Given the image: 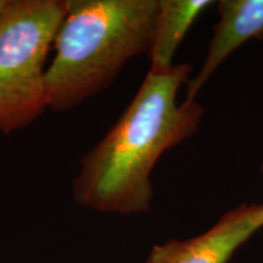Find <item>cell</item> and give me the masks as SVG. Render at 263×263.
<instances>
[{"label":"cell","instance_id":"obj_1","mask_svg":"<svg viewBox=\"0 0 263 263\" xmlns=\"http://www.w3.org/2000/svg\"><path fill=\"white\" fill-rule=\"evenodd\" d=\"M193 67L149 71L136 97L105 137L82 157L72 183L78 205L97 212H147L154 199L151 173L161 156L196 133L205 110L195 100L177 103Z\"/></svg>","mask_w":263,"mask_h":263},{"label":"cell","instance_id":"obj_2","mask_svg":"<svg viewBox=\"0 0 263 263\" xmlns=\"http://www.w3.org/2000/svg\"><path fill=\"white\" fill-rule=\"evenodd\" d=\"M160 0H66L45 71L48 107L74 108L107 89L128 61L149 54Z\"/></svg>","mask_w":263,"mask_h":263},{"label":"cell","instance_id":"obj_3","mask_svg":"<svg viewBox=\"0 0 263 263\" xmlns=\"http://www.w3.org/2000/svg\"><path fill=\"white\" fill-rule=\"evenodd\" d=\"M66 0H9L0 14V130L34 122L48 107L45 62Z\"/></svg>","mask_w":263,"mask_h":263},{"label":"cell","instance_id":"obj_4","mask_svg":"<svg viewBox=\"0 0 263 263\" xmlns=\"http://www.w3.org/2000/svg\"><path fill=\"white\" fill-rule=\"evenodd\" d=\"M259 209L258 203H242L195 238L155 245L145 263H228L236 250L263 227Z\"/></svg>","mask_w":263,"mask_h":263},{"label":"cell","instance_id":"obj_5","mask_svg":"<svg viewBox=\"0 0 263 263\" xmlns=\"http://www.w3.org/2000/svg\"><path fill=\"white\" fill-rule=\"evenodd\" d=\"M216 4L219 20L213 27L201 68L188 81L186 100H195L222 62L245 42L263 41V0H221Z\"/></svg>","mask_w":263,"mask_h":263},{"label":"cell","instance_id":"obj_6","mask_svg":"<svg viewBox=\"0 0 263 263\" xmlns=\"http://www.w3.org/2000/svg\"><path fill=\"white\" fill-rule=\"evenodd\" d=\"M212 0H160L159 12L149 50L151 67L155 73H163L173 67V58L196 18Z\"/></svg>","mask_w":263,"mask_h":263},{"label":"cell","instance_id":"obj_7","mask_svg":"<svg viewBox=\"0 0 263 263\" xmlns=\"http://www.w3.org/2000/svg\"><path fill=\"white\" fill-rule=\"evenodd\" d=\"M8 3H9V0H0V14L4 11L6 5H8Z\"/></svg>","mask_w":263,"mask_h":263},{"label":"cell","instance_id":"obj_8","mask_svg":"<svg viewBox=\"0 0 263 263\" xmlns=\"http://www.w3.org/2000/svg\"><path fill=\"white\" fill-rule=\"evenodd\" d=\"M261 170H262V172H263V163H262V166H261ZM259 222H261L262 226H263V203L261 205V209H259Z\"/></svg>","mask_w":263,"mask_h":263}]
</instances>
